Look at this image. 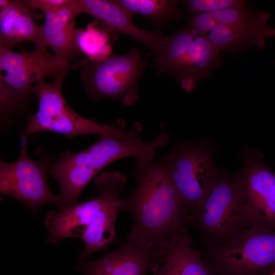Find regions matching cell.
Instances as JSON below:
<instances>
[{
	"label": "cell",
	"instance_id": "24",
	"mask_svg": "<svg viewBox=\"0 0 275 275\" xmlns=\"http://www.w3.org/2000/svg\"><path fill=\"white\" fill-rule=\"evenodd\" d=\"M24 98L4 82L0 81L1 120L5 121L21 106Z\"/></svg>",
	"mask_w": 275,
	"mask_h": 275
},
{
	"label": "cell",
	"instance_id": "19",
	"mask_svg": "<svg viewBox=\"0 0 275 275\" xmlns=\"http://www.w3.org/2000/svg\"><path fill=\"white\" fill-rule=\"evenodd\" d=\"M221 50L235 51L255 45L265 46L266 39L275 37V27L267 23L246 26L215 25L205 34Z\"/></svg>",
	"mask_w": 275,
	"mask_h": 275
},
{
	"label": "cell",
	"instance_id": "27",
	"mask_svg": "<svg viewBox=\"0 0 275 275\" xmlns=\"http://www.w3.org/2000/svg\"><path fill=\"white\" fill-rule=\"evenodd\" d=\"M272 275H275V271L273 273Z\"/></svg>",
	"mask_w": 275,
	"mask_h": 275
},
{
	"label": "cell",
	"instance_id": "25",
	"mask_svg": "<svg viewBox=\"0 0 275 275\" xmlns=\"http://www.w3.org/2000/svg\"><path fill=\"white\" fill-rule=\"evenodd\" d=\"M216 25L215 21L209 12L197 14L191 18L187 28L195 32L205 35Z\"/></svg>",
	"mask_w": 275,
	"mask_h": 275
},
{
	"label": "cell",
	"instance_id": "18",
	"mask_svg": "<svg viewBox=\"0 0 275 275\" xmlns=\"http://www.w3.org/2000/svg\"><path fill=\"white\" fill-rule=\"evenodd\" d=\"M162 248V260L154 275H212L201 251L192 247L188 227L171 237Z\"/></svg>",
	"mask_w": 275,
	"mask_h": 275
},
{
	"label": "cell",
	"instance_id": "12",
	"mask_svg": "<svg viewBox=\"0 0 275 275\" xmlns=\"http://www.w3.org/2000/svg\"><path fill=\"white\" fill-rule=\"evenodd\" d=\"M101 175L105 187V199L81 238L84 249L79 254L78 261L105 250L111 244L119 243L116 223L118 213L122 211L123 199L121 196L127 178L123 173L118 171L106 172Z\"/></svg>",
	"mask_w": 275,
	"mask_h": 275
},
{
	"label": "cell",
	"instance_id": "16",
	"mask_svg": "<svg viewBox=\"0 0 275 275\" xmlns=\"http://www.w3.org/2000/svg\"><path fill=\"white\" fill-rule=\"evenodd\" d=\"M79 14L94 17L117 32H120L142 43L157 54L164 36L158 31H149L135 25L131 17L114 0H75Z\"/></svg>",
	"mask_w": 275,
	"mask_h": 275
},
{
	"label": "cell",
	"instance_id": "13",
	"mask_svg": "<svg viewBox=\"0 0 275 275\" xmlns=\"http://www.w3.org/2000/svg\"><path fill=\"white\" fill-rule=\"evenodd\" d=\"M238 177L252 227L275 231V173L259 163Z\"/></svg>",
	"mask_w": 275,
	"mask_h": 275
},
{
	"label": "cell",
	"instance_id": "14",
	"mask_svg": "<svg viewBox=\"0 0 275 275\" xmlns=\"http://www.w3.org/2000/svg\"><path fill=\"white\" fill-rule=\"evenodd\" d=\"M94 182L98 196L78 202L68 208H58L46 213L44 223L48 243L55 244L70 237H82L105 199V187L100 174L94 178Z\"/></svg>",
	"mask_w": 275,
	"mask_h": 275
},
{
	"label": "cell",
	"instance_id": "6",
	"mask_svg": "<svg viewBox=\"0 0 275 275\" xmlns=\"http://www.w3.org/2000/svg\"><path fill=\"white\" fill-rule=\"evenodd\" d=\"M212 275H272L275 231L251 227L231 241L201 252Z\"/></svg>",
	"mask_w": 275,
	"mask_h": 275
},
{
	"label": "cell",
	"instance_id": "20",
	"mask_svg": "<svg viewBox=\"0 0 275 275\" xmlns=\"http://www.w3.org/2000/svg\"><path fill=\"white\" fill-rule=\"evenodd\" d=\"M117 31L98 19L89 23L86 29H76L75 42L80 52L89 62L102 60L112 54Z\"/></svg>",
	"mask_w": 275,
	"mask_h": 275
},
{
	"label": "cell",
	"instance_id": "4",
	"mask_svg": "<svg viewBox=\"0 0 275 275\" xmlns=\"http://www.w3.org/2000/svg\"><path fill=\"white\" fill-rule=\"evenodd\" d=\"M206 249L226 243L252 227L238 177H222L190 213Z\"/></svg>",
	"mask_w": 275,
	"mask_h": 275
},
{
	"label": "cell",
	"instance_id": "23",
	"mask_svg": "<svg viewBox=\"0 0 275 275\" xmlns=\"http://www.w3.org/2000/svg\"><path fill=\"white\" fill-rule=\"evenodd\" d=\"M246 1L241 0H188L184 3L188 10L194 13L211 12L227 8L245 6Z\"/></svg>",
	"mask_w": 275,
	"mask_h": 275
},
{
	"label": "cell",
	"instance_id": "9",
	"mask_svg": "<svg viewBox=\"0 0 275 275\" xmlns=\"http://www.w3.org/2000/svg\"><path fill=\"white\" fill-rule=\"evenodd\" d=\"M28 135L22 134L20 155L11 162H0V191L25 205L36 216L43 205H57L56 196L49 189L47 180L49 169L45 159L36 161L28 153Z\"/></svg>",
	"mask_w": 275,
	"mask_h": 275
},
{
	"label": "cell",
	"instance_id": "10",
	"mask_svg": "<svg viewBox=\"0 0 275 275\" xmlns=\"http://www.w3.org/2000/svg\"><path fill=\"white\" fill-rule=\"evenodd\" d=\"M44 43L35 45L27 52L17 53L0 47V81L26 98L32 84L46 77L55 78L71 69L64 61L47 51Z\"/></svg>",
	"mask_w": 275,
	"mask_h": 275
},
{
	"label": "cell",
	"instance_id": "17",
	"mask_svg": "<svg viewBox=\"0 0 275 275\" xmlns=\"http://www.w3.org/2000/svg\"><path fill=\"white\" fill-rule=\"evenodd\" d=\"M33 9L28 0L9 1L0 9V47L12 50L23 41L44 43L42 25L35 22Z\"/></svg>",
	"mask_w": 275,
	"mask_h": 275
},
{
	"label": "cell",
	"instance_id": "11",
	"mask_svg": "<svg viewBox=\"0 0 275 275\" xmlns=\"http://www.w3.org/2000/svg\"><path fill=\"white\" fill-rule=\"evenodd\" d=\"M163 249L130 235L116 249L93 260L78 261L81 275H147L160 263Z\"/></svg>",
	"mask_w": 275,
	"mask_h": 275
},
{
	"label": "cell",
	"instance_id": "15",
	"mask_svg": "<svg viewBox=\"0 0 275 275\" xmlns=\"http://www.w3.org/2000/svg\"><path fill=\"white\" fill-rule=\"evenodd\" d=\"M79 14L75 0H70L59 9L45 15L42 25L44 43L71 69L84 67L89 62L80 52L75 42V20Z\"/></svg>",
	"mask_w": 275,
	"mask_h": 275
},
{
	"label": "cell",
	"instance_id": "1",
	"mask_svg": "<svg viewBox=\"0 0 275 275\" xmlns=\"http://www.w3.org/2000/svg\"><path fill=\"white\" fill-rule=\"evenodd\" d=\"M155 153L135 158L134 190L122 199V211L131 215L129 234L162 249L173 236L188 227L190 212L172 180L164 156Z\"/></svg>",
	"mask_w": 275,
	"mask_h": 275
},
{
	"label": "cell",
	"instance_id": "21",
	"mask_svg": "<svg viewBox=\"0 0 275 275\" xmlns=\"http://www.w3.org/2000/svg\"><path fill=\"white\" fill-rule=\"evenodd\" d=\"M131 17L140 15L159 24L178 19L182 14L174 0H114Z\"/></svg>",
	"mask_w": 275,
	"mask_h": 275
},
{
	"label": "cell",
	"instance_id": "26",
	"mask_svg": "<svg viewBox=\"0 0 275 275\" xmlns=\"http://www.w3.org/2000/svg\"><path fill=\"white\" fill-rule=\"evenodd\" d=\"M70 0H28L31 7L41 10L45 15L54 12L70 2Z\"/></svg>",
	"mask_w": 275,
	"mask_h": 275
},
{
	"label": "cell",
	"instance_id": "2",
	"mask_svg": "<svg viewBox=\"0 0 275 275\" xmlns=\"http://www.w3.org/2000/svg\"><path fill=\"white\" fill-rule=\"evenodd\" d=\"M169 135L161 133L148 142H132L102 135L88 148L78 152L61 153L59 159L49 164V171L58 182L60 191L56 196L58 208L64 209L78 203L81 193L106 166L123 158L136 157L166 146Z\"/></svg>",
	"mask_w": 275,
	"mask_h": 275
},
{
	"label": "cell",
	"instance_id": "7",
	"mask_svg": "<svg viewBox=\"0 0 275 275\" xmlns=\"http://www.w3.org/2000/svg\"><path fill=\"white\" fill-rule=\"evenodd\" d=\"M145 64L140 52L132 48L124 54H112L102 60L89 62L83 67L82 80L93 100L109 98L129 106L138 99L136 85Z\"/></svg>",
	"mask_w": 275,
	"mask_h": 275
},
{
	"label": "cell",
	"instance_id": "5",
	"mask_svg": "<svg viewBox=\"0 0 275 275\" xmlns=\"http://www.w3.org/2000/svg\"><path fill=\"white\" fill-rule=\"evenodd\" d=\"M154 60L158 74L167 73L191 92L221 64V50L203 34L186 28L164 36Z\"/></svg>",
	"mask_w": 275,
	"mask_h": 275
},
{
	"label": "cell",
	"instance_id": "22",
	"mask_svg": "<svg viewBox=\"0 0 275 275\" xmlns=\"http://www.w3.org/2000/svg\"><path fill=\"white\" fill-rule=\"evenodd\" d=\"M216 25L246 26L267 23L270 14L251 10L244 7L232 8L209 12Z\"/></svg>",
	"mask_w": 275,
	"mask_h": 275
},
{
	"label": "cell",
	"instance_id": "3",
	"mask_svg": "<svg viewBox=\"0 0 275 275\" xmlns=\"http://www.w3.org/2000/svg\"><path fill=\"white\" fill-rule=\"evenodd\" d=\"M66 74L55 78L52 83L46 82L44 79H40L32 87V93L38 99V109L31 118L22 134L29 136L34 133L50 131L70 138L92 134L114 136L132 142L141 141L142 127L139 122H135L128 130L123 120L112 124H102L75 113L67 103L62 92V84Z\"/></svg>",
	"mask_w": 275,
	"mask_h": 275
},
{
	"label": "cell",
	"instance_id": "8",
	"mask_svg": "<svg viewBox=\"0 0 275 275\" xmlns=\"http://www.w3.org/2000/svg\"><path fill=\"white\" fill-rule=\"evenodd\" d=\"M164 156L175 187L190 213L215 184L218 171L200 145L184 144Z\"/></svg>",
	"mask_w": 275,
	"mask_h": 275
}]
</instances>
